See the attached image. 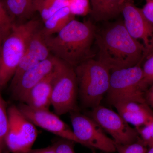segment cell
<instances>
[{
  "instance_id": "cell-1",
  "label": "cell",
  "mask_w": 153,
  "mask_h": 153,
  "mask_svg": "<svg viewBox=\"0 0 153 153\" xmlns=\"http://www.w3.org/2000/svg\"><path fill=\"white\" fill-rule=\"evenodd\" d=\"M95 41L97 60L111 71L139 65L147 54L144 45L130 35L123 22H115L96 31Z\"/></svg>"
},
{
  "instance_id": "cell-14",
  "label": "cell",
  "mask_w": 153,
  "mask_h": 153,
  "mask_svg": "<svg viewBox=\"0 0 153 153\" xmlns=\"http://www.w3.org/2000/svg\"><path fill=\"white\" fill-rule=\"evenodd\" d=\"M55 70L35 85L25 96L22 103L33 109H49L51 105L52 84Z\"/></svg>"
},
{
  "instance_id": "cell-27",
  "label": "cell",
  "mask_w": 153,
  "mask_h": 153,
  "mask_svg": "<svg viewBox=\"0 0 153 153\" xmlns=\"http://www.w3.org/2000/svg\"><path fill=\"white\" fill-rule=\"evenodd\" d=\"M75 143L68 140L61 139L53 145L57 153H76L74 150Z\"/></svg>"
},
{
  "instance_id": "cell-7",
  "label": "cell",
  "mask_w": 153,
  "mask_h": 153,
  "mask_svg": "<svg viewBox=\"0 0 153 153\" xmlns=\"http://www.w3.org/2000/svg\"><path fill=\"white\" fill-rule=\"evenodd\" d=\"M8 110L9 126L5 147L11 153H28L38 137L36 126L24 116L18 106L12 105Z\"/></svg>"
},
{
  "instance_id": "cell-9",
  "label": "cell",
  "mask_w": 153,
  "mask_h": 153,
  "mask_svg": "<svg viewBox=\"0 0 153 153\" xmlns=\"http://www.w3.org/2000/svg\"><path fill=\"white\" fill-rule=\"evenodd\" d=\"M89 116L109 134L116 143L128 144L140 139L137 130L130 126L120 115L101 105L92 108Z\"/></svg>"
},
{
  "instance_id": "cell-33",
  "label": "cell",
  "mask_w": 153,
  "mask_h": 153,
  "mask_svg": "<svg viewBox=\"0 0 153 153\" xmlns=\"http://www.w3.org/2000/svg\"></svg>"
},
{
  "instance_id": "cell-21",
  "label": "cell",
  "mask_w": 153,
  "mask_h": 153,
  "mask_svg": "<svg viewBox=\"0 0 153 153\" xmlns=\"http://www.w3.org/2000/svg\"><path fill=\"white\" fill-rule=\"evenodd\" d=\"M13 18L6 7L4 0H0V35L4 38L14 25Z\"/></svg>"
},
{
  "instance_id": "cell-24",
  "label": "cell",
  "mask_w": 153,
  "mask_h": 153,
  "mask_svg": "<svg viewBox=\"0 0 153 153\" xmlns=\"http://www.w3.org/2000/svg\"><path fill=\"white\" fill-rule=\"evenodd\" d=\"M116 152L118 153H146L148 147L140 140L126 145L116 143Z\"/></svg>"
},
{
  "instance_id": "cell-5",
  "label": "cell",
  "mask_w": 153,
  "mask_h": 153,
  "mask_svg": "<svg viewBox=\"0 0 153 153\" xmlns=\"http://www.w3.org/2000/svg\"><path fill=\"white\" fill-rule=\"evenodd\" d=\"M143 79L142 68L139 65L111 71L106 94L108 103L113 106L124 102L147 103Z\"/></svg>"
},
{
  "instance_id": "cell-4",
  "label": "cell",
  "mask_w": 153,
  "mask_h": 153,
  "mask_svg": "<svg viewBox=\"0 0 153 153\" xmlns=\"http://www.w3.org/2000/svg\"><path fill=\"white\" fill-rule=\"evenodd\" d=\"M74 69L82 105L91 109L100 105L109 88L110 70L93 58L85 60Z\"/></svg>"
},
{
  "instance_id": "cell-19",
  "label": "cell",
  "mask_w": 153,
  "mask_h": 153,
  "mask_svg": "<svg viewBox=\"0 0 153 153\" xmlns=\"http://www.w3.org/2000/svg\"><path fill=\"white\" fill-rule=\"evenodd\" d=\"M6 7L13 18H28L36 12L34 0H4Z\"/></svg>"
},
{
  "instance_id": "cell-26",
  "label": "cell",
  "mask_w": 153,
  "mask_h": 153,
  "mask_svg": "<svg viewBox=\"0 0 153 153\" xmlns=\"http://www.w3.org/2000/svg\"><path fill=\"white\" fill-rule=\"evenodd\" d=\"M142 68L143 74V85L146 90L149 85L153 84V54L147 59Z\"/></svg>"
},
{
  "instance_id": "cell-20",
  "label": "cell",
  "mask_w": 153,
  "mask_h": 153,
  "mask_svg": "<svg viewBox=\"0 0 153 153\" xmlns=\"http://www.w3.org/2000/svg\"><path fill=\"white\" fill-rule=\"evenodd\" d=\"M9 126L8 110L0 91V153H3L5 148V141Z\"/></svg>"
},
{
  "instance_id": "cell-11",
  "label": "cell",
  "mask_w": 153,
  "mask_h": 153,
  "mask_svg": "<svg viewBox=\"0 0 153 153\" xmlns=\"http://www.w3.org/2000/svg\"><path fill=\"white\" fill-rule=\"evenodd\" d=\"M121 14L127 31L134 39L142 41L147 53L150 52L153 49V26L144 16L141 9L132 0H126Z\"/></svg>"
},
{
  "instance_id": "cell-12",
  "label": "cell",
  "mask_w": 153,
  "mask_h": 153,
  "mask_svg": "<svg viewBox=\"0 0 153 153\" xmlns=\"http://www.w3.org/2000/svg\"><path fill=\"white\" fill-rule=\"evenodd\" d=\"M55 64V57L51 55L25 71L10 85L14 98L22 102L28 92L53 71Z\"/></svg>"
},
{
  "instance_id": "cell-22",
  "label": "cell",
  "mask_w": 153,
  "mask_h": 153,
  "mask_svg": "<svg viewBox=\"0 0 153 153\" xmlns=\"http://www.w3.org/2000/svg\"><path fill=\"white\" fill-rule=\"evenodd\" d=\"M40 62L34 55L26 49L17 68L13 77L11 81V85L14 84L23 73Z\"/></svg>"
},
{
  "instance_id": "cell-29",
  "label": "cell",
  "mask_w": 153,
  "mask_h": 153,
  "mask_svg": "<svg viewBox=\"0 0 153 153\" xmlns=\"http://www.w3.org/2000/svg\"><path fill=\"white\" fill-rule=\"evenodd\" d=\"M28 153H57L54 146L52 145L47 147L41 149H32Z\"/></svg>"
},
{
  "instance_id": "cell-17",
  "label": "cell",
  "mask_w": 153,
  "mask_h": 153,
  "mask_svg": "<svg viewBox=\"0 0 153 153\" xmlns=\"http://www.w3.org/2000/svg\"><path fill=\"white\" fill-rule=\"evenodd\" d=\"M27 50L40 62L47 60L51 56L41 29H39L31 36Z\"/></svg>"
},
{
  "instance_id": "cell-15",
  "label": "cell",
  "mask_w": 153,
  "mask_h": 153,
  "mask_svg": "<svg viewBox=\"0 0 153 153\" xmlns=\"http://www.w3.org/2000/svg\"><path fill=\"white\" fill-rule=\"evenodd\" d=\"M90 13L96 22H107L121 14L126 0H90Z\"/></svg>"
},
{
  "instance_id": "cell-10",
  "label": "cell",
  "mask_w": 153,
  "mask_h": 153,
  "mask_svg": "<svg viewBox=\"0 0 153 153\" xmlns=\"http://www.w3.org/2000/svg\"><path fill=\"white\" fill-rule=\"evenodd\" d=\"M22 113L35 126L63 139L82 145L68 125L58 115L48 110L33 109L24 103L18 106Z\"/></svg>"
},
{
  "instance_id": "cell-18",
  "label": "cell",
  "mask_w": 153,
  "mask_h": 153,
  "mask_svg": "<svg viewBox=\"0 0 153 153\" xmlns=\"http://www.w3.org/2000/svg\"><path fill=\"white\" fill-rule=\"evenodd\" d=\"M68 0H34L35 10L44 22L60 9L68 7Z\"/></svg>"
},
{
  "instance_id": "cell-13",
  "label": "cell",
  "mask_w": 153,
  "mask_h": 153,
  "mask_svg": "<svg viewBox=\"0 0 153 153\" xmlns=\"http://www.w3.org/2000/svg\"><path fill=\"white\" fill-rule=\"evenodd\" d=\"M118 113L126 122L140 128L153 120V111L147 103L124 102L114 105Z\"/></svg>"
},
{
  "instance_id": "cell-6",
  "label": "cell",
  "mask_w": 153,
  "mask_h": 153,
  "mask_svg": "<svg viewBox=\"0 0 153 153\" xmlns=\"http://www.w3.org/2000/svg\"><path fill=\"white\" fill-rule=\"evenodd\" d=\"M55 58L51 105L59 116L76 110L78 84L74 67Z\"/></svg>"
},
{
  "instance_id": "cell-30",
  "label": "cell",
  "mask_w": 153,
  "mask_h": 153,
  "mask_svg": "<svg viewBox=\"0 0 153 153\" xmlns=\"http://www.w3.org/2000/svg\"><path fill=\"white\" fill-rule=\"evenodd\" d=\"M146 99L147 103L153 107V84L146 94Z\"/></svg>"
},
{
  "instance_id": "cell-32",
  "label": "cell",
  "mask_w": 153,
  "mask_h": 153,
  "mask_svg": "<svg viewBox=\"0 0 153 153\" xmlns=\"http://www.w3.org/2000/svg\"><path fill=\"white\" fill-rule=\"evenodd\" d=\"M4 38L0 35V47H1V45L2 43Z\"/></svg>"
},
{
  "instance_id": "cell-8",
  "label": "cell",
  "mask_w": 153,
  "mask_h": 153,
  "mask_svg": "<svg viewBox=\"0 0 153 153\" xmlns=\"http://www.w3.org/2000/svg\"><path fill=\"white\" fill-rule=\"evenodd\" d=\"M70 114L72 131L82 146L105 152H116L114 141L107 136L104 131L93 119L76 110Z\"/></svg>"
},
{
  "instance_id": "cell-16",
  "label": "cell",
  "mask_w": 153,
  "mask_h": 153,
  "mask_svg": "<svg viewBox=\"0 0 153 153\" xmlns=\"http://www.w3.org/2000/svg\"><path fill=\"white\" fill-rule=\"evenodd\" d=\"M74 19V16L68 7L63 8L44 22V27L41 29L42 33L45 37L58 33Z\"/></svg>"
},
{
  "instance_id": "cell-3",
  "label": "cell",
  "mask_w": 153,
  "mask_h": 153,
  "mask_svg": "<svg viewBox=\"0 0 153 153\" xmlns=\"http://www.w3.org/2000/svg\"><path fill=\"white\" fill-rule=\"evenodd\" d=\"M40 23L32 20L14 24L0 47V89L11 81L25 55L31 36L39 30Z\"/></svg>"
},
{
  "instance_id": "cell-23",
  "label": "cell",
  "mask_w": 153,
  "mask_h": 153,
  "mask_svg": "<svg viewBox=\"0 0 153 153\" xmlns=\"http://www.w3.org/2000/svg\"><path fill=\"white\" fill-rule=\"evenodd\" d=\"M68 7L74 16H85L90 13L91 6L89 0H68Z\"/></svg>"
},
{
  "instance_id": "cell-25",
  "label": "cell",
  "mask_w": 153,
  "mask_h": 153,
  "mask_svg": "<svg viewBox=\"0 0 153 153\" xmlns=\"http://www.w3.org/2000/svg\"><path fill=\"white\" fill-rule=\"evenodd\" d=\"M136 129L140 140L148 148L153 146V120L147 124Z\"/></svg>"
},
{
  "instance_id": "cell-2",
  "label": "cell",
  "mask_w": 153,
  "mask_h": 153,
  "mask_svg": "<svg viewBox=\"0 0 153 153\" xmlns=\"http://www.w3.org/2000/svg\"><path fill=\"white\" fill-rule=\"evenodd\" d=\"M96 30L90 21H71L56 36L45 37L50 53L75 67L94 56L91 47Z\"/></svg>"
},
{
  "instance_id": "cell-31",
  "label": "cell",
  "mask_w": 153,
  "mask_h": 153,
  "mask_svg": "<svg viewBox=\"0 0 153 153\" xmlns=\"http://www.w3.org/2000/svg\"><path fill=\"white\" fill-rule=\"evenodd\" d=\"M146 153H153V146L148 147Z\"/></svg>"
},
{
  "instance_id": "cell-28",
  "label": "cell",
  "mask_w": 153,
  "mask_h": 153,
  "mask_svg": "<svg viewBox=\"0 0 153 153\" xmlns=\"http://www.w3.org/2000/svg\"><path fill=\"white\" fill-rule=\"evenodd\" d=\"M142 13L148 22L153 26V0H146Z\"/></svg>"
}]
</instances>
